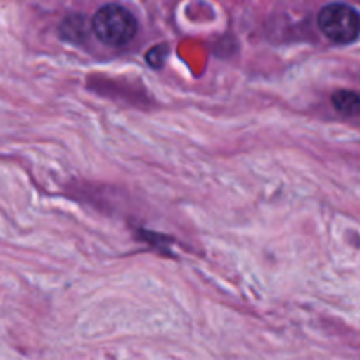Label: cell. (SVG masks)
I'll return each instance as SVG.
<instances>
[{
    "instance_id": "4",
    "label": "cell",
    "mask_w": 360,
    "mask_h": 360,
    "mask_svg": "<svg viewBox=\"0 0 360 360\" xmlns=\"http://www.w3.org/2000/svg\"><path fill=\"white\" fill-rule=\"evenodd\" d=\"M333 104L338 111L348 116H355L360 109L359 95L355 94V91H348V90L338 91V94L333 97Z\"/></svg>"
},
{
    "instance_id": "3",
    "label": "cell",
    "mask_w": 360,
    "mask_h": 360,
    "mask_svg": "<svg viewBox=\"0 0 360 360\" xmlns=\"http://www.w3.org/2000/svg\"><path fill=\"white\" fill-rule=\"evenodd\" d=\"M60 35H62L63 39H67V41L74 42V44L83 41L84 35H86L84 18L77 16V14L65 18V20L62 21V27H60Z\"/></svg>"
},
{
    "instance_id": "1",
    "label": "cell",
    "mask_w": 360,
    "mask_h": 360,
    "mask_svg": "<svg viewBox=\"0 0 360 360\" xmlns=\"http://www.w3.org/2000/svg\"><path fill=\"white\" fill-rule=\"evenodd\" d=\"M91 30L104 44L122 48L136 37L137 20L127 7L105 4L91 18Z\"/></svg>"
},
{
    "instance_id": "2",
    "label": "cell",
    "mask_w": 360,
    "mask_h": 360,
    "mask_svg": "<svg viewBox=\"0 0 360 360\" xmlns=\"http://www.w3.org/2000/svg\"><path fill=\"white\" fill-rule=\"evenodd\" d=\"M316 21L323 35L338 44H348L359 37V14L347 4H329L322 7Z\"/></svg>"
}]
</instances>
